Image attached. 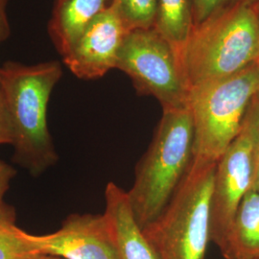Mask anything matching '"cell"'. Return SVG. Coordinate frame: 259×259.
<instances>
[{"label": "cell", "mask_w": 259, "mask_h": 259, "mask_svg": "<svg viewBox=\"0 0 259 259\" xmlns=\"http://www.w3.org/2000/svg\"><path fill=\"white\" fill-rule=\"evenodd\" d=\"M129 30L112 3L84 30L64 63L79 79L101 78L116 67L122 42Z\"/></svg>", "instance_id": "ba28073f"}, {"label": "cell", "mask_w": 259, "mask_h": 259, "mask_svg": "<svg viewBox=\"0 0 259 259\" xmlns=\"http://www.w3.org/2000/svg\"><path fill=\"white\" fill-rule=\"evenodd\" d=\"M7 2L8 0H0V44L9 37V22L6 11Z\"/></svg>", "instance_id": "ffe728a7"}, {"label": "cell", "mask_w": 259, "mask_h": 259, "mask_svg": "<svg viewBox=\"0 0 259 259\" xmlns=\"http://www.w3.org/2000/svg\"><path fill=\"white\" fill-rule=\"evenodd\" d=\"M259 259V258H258Z\"/></svg>", "instance_id": "d4e9b609"}, {"label": "cell", "mask_w": 259, "mask_h": 259, "mask_svg": "<svg viewBox=\"0 0 259 259\" xmlns=\"http://www.w3.org/2000/svg\"><path fill=\"white\" fill-rule=\"evenodd\" d=\"M41 254L65 259H118L104 214H71L55 232L35 235Z\"/></svg>", "instance_id": "9c48e42d"}, {"label": "cell", "mask_w": 259, "mask_h": 259, "mask_svg": "<svg viewBox=\"0 0 259 259\" xmlns=\"http://www.w3.org/2000/svg\"><path fill=\"white\" fill-rule=\"evenodd\" d=\"M245 0H193V29L234 8ZM192 29V30H193Z\"/></svg>", "instance_id": "2e32d148"}, {"label": "cell", "mask_w": 259, "mask_h": 259, "mask_svg": "<svg viewBox=\"0 0 259 259\" xmlns=\"http://www.w3.org/2000/svg\"><path fill=\"white\" fill-rule=\"evenodd\" d=\"M244 123L250 128L259 155V92L250 102Z\"/></svg>", "instance_id": "e0dca14e"}, {"label": "cell", "mask_w": 259, "mask_h": 259, "mask_svg": "<svg viewBox=\"0 0 259 259\" xmlns=\"http://www.w3.org/2000/svg\"><path fill=\"white\" fill-rule=\"evenodd\" d=\"M217 246L225 259L259 258V192L253 187Z\"/></svg>", "instance_id": "7c38bea8"}, {"label": "cell", "mask_w": 259, "mask_h": 259, "mask_svg": "<svg viewBox=\"0 0 259 259\" xmlns=\"http://www.w3.org/2000/svg\"><path fill=\"white\" fill-rule=\"evenodd\" d=\"M16 176V171L8 163L0 160V213L5 208L7 204L3 199L9 189L11 181Z\"/></svg>", "instance_id": "ac0fdd59"}, {"label": "cell", "mask_w": 259, "mask_h": 259, "mask_svg": "<svg viewBox=\"0 0 259 259\" xmlns=\"http://www.w3.org/2000/svg\"><path fill=\"white\" fill-rule=\"evenodd\" d=\"M63 75L59 62L0 67V92L9 115L14 159L37 177L58 160L47 126L50 95Z\"/></svg>", "instance_id": "6da1fadb"}, {"label": "cell", "mask_w": 259, "mask_h": 259, "mask_svg": "<svg viewBox=\"0 0 259 259\" xmlns=\"http://www.w3.org/2000/svg\"><path fill=\"white\" fill-rule=\"evenodd\" d=\"M32 259H65L61 257V256H57V255H52V254H38L37 256L33 257Z\"/></svg>", "instance_id": "7402d4cb"}, {"label": "cell", "mask_w": 259, "mask_h": 259, "mask_svg": "<svg viewBox=\"0 0 259 259\" xmlns=\"http://www.w3.org/2000/svg\"><path fill=\"white\" fill-rule=\"evenodd\" d=\"M115 68L129 76L139 94L155 97L162 109L188 106L189 89L179 56L154 28L128 32Z\"/></svg>", "instance_id": "8992f818"}, {"label": "cell", "mask_w": 259, "mask_h": 259, "mask_svg": "<svg viewBox=\"0 0 259 259\" xmlns=\"http://www.w3.org/2000/svg\"><path fill=\"white\" fill-rule=\"evenodd\" d=\"M103 213L109 225L118 259H160L136 219L129 196L118 185L109 183L105 190Z\"/></svg>", "instance_id": "30bf717a"}, {"label": "cell", "mask_w": 259, "mask_h": 259, "mask_svg": "<svg viewBox=\"0 0 259 259\" xmlns=\"http://www.w3.org/2000/svg\"><path fill=\"white\" fill-rule=\"evenodd\" d=\"M259 92V61L237 74L189 92L194 125V158L217 163L238 137L250 102Z\"/></svg>", "instance_id": "5b68a950"}, {"label": "cell", "mask_w": 259, "mask_h": 259, "mask_svg": "<svg viewBox=\"0 0 259 259\" xmlns=\"http://www.w3.org/2000/svg\"><path fill=\"white\" fill-rule=\"evenodd\" d=\"M258 153L250 128L243 123L238 137L217 162L210 205V241L218 245L241 202L253 187Z\"/></svg>", "instance_id": "52a82bcc"}, {"label": "cell", "mask_w": 259, "mask_h": 259, "mask_svg": "<svg viewBox=\"0 0 259 259\" xmlns=\"http://www.w3.org/2000/svg\"><path fill=\"white\" fill-rule=\"evenodd\" d=\"M38 254L35 234L16 225L15 209L7 204L0 213V259H32Z\"/></svg>", "instance_id": "5bb4252c"}, {"label": "cell", "mask_w": 259, "mask_h": 259, "mask_svg": "<svg viewBox=\"0 0 259 259\" xmlns=\"http://www.w3.org/2000/svg\"><path fill=\"white\" fill-rule=\"evenodd\" d=\"M216 165L193 158L164 211L142 229L160 259H204L210 242V205Z\"/></svg>", "instance_id": "277c9868"}, {"label": "cell", "mask_w": 259, "mask_h": 259, "mask_svg": "<svg viewBox=\"0 0 259 259\" xmlns=\"http://www.w3.org/2000/svg\"><path fill=\"white\" fill-rule=\"evenodd\" d=\"M154 29L179 56L193 29V0H157Z\"/></svg>", "instance_id": "4fadbf2b"}, {"label": "cell", "mask_w": 259, "mask_h": 259, "mask_svg": "<svg viewBox=\"0 0 259 259\" xmlns=\"http://www.w3.org/2000/svg\"><path fill=\"white\" fill-rule=\"evenodd\" d=\"M179 60L189 92L237 74L259 61L256 4L242 2L192 30Z\"/></svg>", "instance_id": "3957f363"}, {"label": "cell", "mask_w": 259, "mask_h": 259, "mask_svg": "<svg viewBox=\"0 0 259 259\" xmlns=\"http://www.w3.org/2000/svg\"><path fill=\"white\" fill-rule=\"evenodd\" d=\"M12 144V128L9 115L0 92V145Z\"/></svg>", "instance_id": "d6986e66"}, {"label": "cell", "mask_w": 259, "mask_h": 259, "mask_svg": "<svg viewBox=\"0 0 259 259\" xmlns=\"http://www.w3.org/2000/svg\"><path fill=\"white\" fill-rule=\"evenodd\" d=\"M256 10H257V15H258L259 19V2L258 3H256Z\"/></svg>", "instance_id": "cb8c5ba5"}, {"label": "cell", "mask_w": 259, "mask_h": 259, "mask_svg": "<svg viewBox=\"0 0 259 259\" xmlns=\"http://www.w3.org/2000/svg\"><path fill=\"white\" fill-rule=\"evenodd\" d=\"M253 188L259 192V155L257 158V164H256V170H255V177L253 182Z\"/></svg>", "instance_id": "44dd1931"}, {"label": "cell", "mask_w": 259, "mask_h": 259, "mask_svg": "<svg viewBox=\"0 0 259 259\" xmlns=\"http://www.w3.org/2000/svg\"><path fill=\"white\" fill-rule=\"evenodd\" d=\"M194 158V125L189 107L162 109L153 139L136 168L130 204L144 229L164 211Z\"/></svg>", "instance_id": "7a4b0ae2"}, {"label": "cell", "mask_w": 259, "mask_h": 259, "mask_svg": "<svg viewBox=\"0 0 259 259\" xmlns=\"http://www.w3.org/2000/svg\"><path fill=\"white\" fill-rule=\"evenodd\" d=\"M108 0H56L48 32L59 53L67 55L84 30L110 4Z\"/></svg>", "instance_id": "8fae6325"}, {"label": "cell", "mask_w": 259, "mask_h": 259, "mask_svg": "<svg viewBox=\"0 0 259 259\" xmlns=\"http://www.w3.org/2000/svg\"><path fill=\"white\" fill-rule=\"evenodd\" d=\"M245 2H247L249 4H256V3H258L259 0H245Z\"/></svg>", "instance_id": "603a6c76"}, {"label": "cell", "mask_w": 259, "mask_h": 259, "mask_svg": "<svg viewBox=\"0 0 259 259\" xmlns=\"http://www.w3.org/2000/svg\"><path fill=\"white\" fill-rule=\"evenodd\" d=\"M119 12L129 31L154 27L157 17V0H111Z\"/></svg>", "instance_id": "9a60e30c"}]
</instances>
